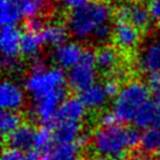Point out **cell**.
I'll use <instances>...</instances> for the list:
<instances>
[{
  "mask_svg": "<svg viewBox=\"0 0 160 160\" xmlns=\"http://www.w3.org/2000/svg\"><path fill=\"white\" fill-rule=\"evenodd\" d=\"M68 78L62 69L47 67L35 61L25 80V89L32 99V116L45 126L58 119V110L66 99Z\"/></svg>",
  "mask_w": 160,
  "mask_h": 160,
  "instance_id": "1",
  "label": "cell"
},
{
  "mask_svg": "<svg viewBox=\"0 0 160 160\" xmlns=\"http://www.w3.org/2000/svg\"><path fill=\"white\" fill-rule=\"evenodd\" d=\"M142 133L137 128H125L115 125L111 128H99L91 137V145L96 154L102 158L123 157L128 150L140 145Z\"/></svg>",
  "mask_w": 160,
  "mask_h": 160,
  "instance_id": "2",
  "label": "cell"
},
{
  "mask_svg": "<svg viewBox=\"0 0 160 160\" xmlns=\"http://www.w3.org/2000/svg\"><path fill=\"white\" fill-rule=\"evenodd\" d=\"M111 17V7L107 2L88 1L83 6L71 11L67 20V27L78 40H93L96 32L102 26L110 23Z\"/></svg>",
  "mask_w": 160,
  "mask_h": 160,
  "instance_id": "3",
  "label": "cell"
},
{
  "mask_svg": "<svg viewBox=\"0 0 160 160\" xmlns=\"http://www.w3.org/2000/svg\"><path fill=\"white\" fill-rule=\"evenodd\" d=\"M150 88L139 80H132L122 85L118 95L113 98L112 110L119 123L133 122L137 113L150 102Z\"/></svg>",
  "mask_w": 160,
  "mask_h": 160,
  "instance_id": "4",
  "label": "cell"
},
{
  "mask_svg": "<svg viewBox=\"0 0 160 160\" xmlns=\"http://www.w3.org/2000/svg\"><path fill=\"white\" fill-rule=\"evenodd\" d=\"M97 64L96 54L91 50H85L83 58L75 67L69 70L67 78L68 84L77 92H83L96 83L97 78Z\"/></svg>",
  "mask_w": 160,
  "mask_h": 160,
  "instance_id": "5",
  "label": "cell"
},
{
  "mask_svg": "<svg viewBox=\"0 0 160 160\" xmlns=\"http://www.w3.org/2000/svg\"><path fill=\"white\" fill-rule=\"evenodd\" d=\"M136 66L148 78L160 76V35L148 38L136 56Z\"/></svg>",
  "mask_w": 160,
  "mask_h": 160,
  "instance_id": "6",
  "label": "cell"
},
{
  "mask_svg": "<svg viewBox=\"0 0 160 160\" xmlns=\"http://www.w3.org/2000/svg\"><path fill=\"white\" fill-rule=\"evenodd\" d=\"M22 33L17 26H2L0 32V49L2 54V66L8 70L18 68V55L21 54Z\"/></svg>",
  "mask_w": 160,
  "mask_h": 160,
  "instance_id": "7",
  "label": "cell"
},
{
  "mask_svg": "<svg viewBox=\"0 0 160 160\" xmlns=\"http://www.w3.org/2000/svg\"><path fill=\"white\" fill-rule=\"evenodd\" d=\"M26 102L21 85L12 80H5L0 87V105L4 111H19Z\"/></svg>",
  "mask_w": 160,
  "mask_h": 160,
  "instance_id": "8",
  "label": "cell"
},
{
  "mask_svg": "<svg viewBox=\"0 0 160 160\" xmlns=\"http://www.w3.org/2000/svg\"><path fill=\"white\" fill-rule=\"evenodd\" d=\"M84 49L78 42L67 41L66 43L58 46L53 52V61L56 67L60 69L70 70L81 61V58L84 55Z\"/></svg>",
  "mask_w": 160,
  "mask_h": 160,
  "instance_id": "9",
  "label": "cell"
},
{
  "mask_svg": "<svg viewBox=\"0 0 160 160\" xmlns=\"http://www.w3.org/2000/svg\"><path fill=\"white\" fill-rule=\"evenodd\" d=\"M117 18L129 21L138 29H145L150 22H152L148 7L138 1L125 2L122 5L117 11Z\"/></svg>",
  "mask_w": 160,
  "mask_h": 160,
  "instance_id": "10",
  "label": "cell"
},
{
  "mask_svg": "<svg viewBox=\"0 0 160 160\" xmlns=\"http://www.w3.org/2000/svg\"><path fill=\"white\" fill-rule=\"evenodd\" d=\"M112 39L115 45L122 50H131L140 41V32L137 27L133 26L126 20H119L113 25Z\"/></svg>",
  "mask_w": 160,
  "mask_h": 160,
  "instance_id": "11",
  "label": "cell"
},
{
  "mask_svg": "<svg viewBox=\"0 0 160 160\" xmlns=\"http://www.w3.org/2000/svg\"><path fill=\"white\" fill-rule=\"evenodd\" d=\"M87 113V108L81 97H67L62 102L58 110V120L80 123Z\"/></svg>",
  "mask_w": 160,
  "mask_h": 160,
  "instance_id": "12",
  "label": "cell"
},
{
  "mask_svg": "<svg viewBox=\"0 0 160 160\" xmlns=\"http://www.w3.org/2000/svg\"><path fill=\"white\" fill-rule=\"evenodd\" d=\"M137 129H160V107L154 102H147L144 107L139 110L136 118L133 120Z\"/></svg>",
  "mask_w": 160,
  "mask_h": 160,
  "instance_id": "13",
  "label": "cell"
},
{
  "mask_svg": "<svg viewBox=\"0 0 160 160\" xmlns=\"http://www.w3.org/2000/svg\"><path fill=\"white\" fill-rule=\"evenodd\" d=\"M35 132L31 125L22 124L19 129H17L13 133L7 136V142L9 147L19 150V151H31L34 147V139Z\"/></svg>",
  "mask_w": 160,
  "mask_h": 160,
  "instance_id": "14",
  "label": "cell"
},
{
  "mask_svg": "<svg viewBox=\"0 0 160 160\" xmlns=\"http://www.w3.org/2000/svg\"><path fill=\"white\" fill-rule=\"evenodd\" d=\"M68 27L60 22H49L46 23L43 29L41 32V36L43 43L50 47H58L66 43L68 41Z\"/></svg>",
  "mask_w": 160,
  "mask_h": 160,
  "instance_id": "15",
  "label": "cell"
},
{
  "mask_svg": "<svg viewBox=\"0 0 160 160\" xmlns=\"http://www.w3.org/2000/svg\"><path fill=\"white\" fill-rule=\"evenodd\" d=\"M81 99L84 103L87 109L90 110H99L108 103L109 96L104 89V85L95 83L90 88L81 92Z\"/></svg>",
  "mask_w": 160,
  "mask_h": 160,
  "instance_id": "16",
  "label": "cell"
},
{
  "mask_svg": "<svg viewBox=\"0 0 160 160\" xmlns=\"http://www.w3.org/2000/svg\"><path fill=\"white\" fill-rule=\"evenodd\" d=\"M82 134L80 123L71 122H62L58 120L55 125L54 138L56 144H67V142H76Z\"/></svg>",
  "mask_w": 160,
  "mask_h": 160,
  "instance_id": "17",
  "label": "cell"
},
{
  "mask_svg": "<svg viewBox=\"0 0 160 160\" xmlns=\"http://www.w3.org/2000/svg\"><path fill=\"white\" fill-rule=\"evenodd\" d=\"M96 54V64L99 70L112 72L119 67V54L111 46H103Z\"/></svg>",
  "mask_w": 160,
  "mask_h": 160,
  "instance_id": "18",
  "label": "cell"
},
{
  "mask_svg": "<svg viewBox=\"0 0 160 160\" xmlns=\"http://www.w3.org/2000/svg\"><path fill=\"white\" fill-rule=\"evenodd\" d=\"M22 19L18 0H0V21L2 26H15Z\"/></svg>",
  "mask_w": 160,
  "mask_h": 160,
  "instance_id": "19",
  "label": "cell"
},
{
  "mask_svg": "<svg viewBox=\"0 0 160 160\" xmlns=\"http://www.w3.org/2000/svg\"><path fill=\"white\" fill-rule=\"evenodd\" d=\"M43 40L41 33H35V32L27 31L22 33L21 36V54L25 58H36L41 52Z\"/></svg>",
  "mask_w": 160,
  "mask_h": 160,
  "instance_id": "20",
  "label": "cell"
},
{
  "mask_svg": "<svg viewBox=\"0 0 160 160\" xmlns=\"http://www.w3.org/2000/svg\"><path fill=\"white\" fill-rule=\"evenodd\" d=\"M81 147L77 142L56 144L52 150L50 156L54 160H78Z\"/></svg>",
  "mask_w": 160,
  "mask_h": 160,
  "instance_id": "21",
  "label": "cell"
},
{
  "mask_svg": "<svg viewBox=\"0 0 160 160\" xmlns=\"http://www.w3.org/2000/svg\"><path fill=\"white\" fill-rule=\"evenodd\" d=\"M22 125V118L18 111H4L0 115V129L5 136H9Z\"/></svg>",
  "mask_w": 160,
  "mask_h": 160,
  "instance_id": "22",
  "label": "cell"
},
{
  "mask_svg": "<svg viewBox=\"0 0 160 160\" xmlns=\"http://www.w3.org/2000/svg\"><path fill=\"white\" fill-rule=\"evenodd\" d=\"M22 18L34 19L39 18L46 9L48 1L47 0H18Z\"/></svg>",
  "mask_w": 160,
  "mask_h": 160,
  "instance_id": "23",
  "label": "cell"
},
{
  "mask_svg": "<svg viewBox=\"0 0 160 160\" xmlns=\"http://www.w3.org/2000/svg\"><path fill=\"white\" fill-rule=\"evenodd\" d=\"M140 147L142 151L157 152L160 147V129L153 128L142 131L140 138Z\"/></svg>",
  "mask_w": 160,
  "mask_h": 160,
  "instance_id": "24",
  "label": "cell"
},
{
  "mask_svg": "<svg viewBox=\"0 0 160 160\" xmlns=\"http://www.w3.org/2000/svg\"><path fill=\"white\" fill-rule=\"evenodd\" d=\"M54 138V132L48 129V126H42L35 132V139H34V148L36 151H46L52 146Z\"/></svg>",
  "mask_w": 160,
  "mask_h": 160,
  "instance_id": "25",
  "label": "cell"
},
{
  "mask_svg": "<svg viewBox=\"0 0 160 160\" xmlns=\"http://www.w3.org/2000/svg\"><path fill=\"white\" fill-rule=\"evenodd\" d=\"M112 32H113V27L110 26V23L102 26L93 36V40L99 43H105L108 40H110L112 38Z\"/></svg>",
  "mask_w": 160,
  "mask_h": 160,
  "instance_id": "26",
  "label": "cell"
},
{
  "mask_svg": "<svg viewBox=\"0 0 160 160\" xmlns=\"http://www.w3.org/2000/svg\"><path fill=\"white\" fill-rule=\"evenodd\" d=\"M147 7L150 11L152 22L160 27V0H150Z\"/></svg>",
  "mask_w": 160,
  "mask_h": 160,
  "instance_id": "27",
  "label": "cell"
},
{
  "mask_svg": "<svg viewBox=\"0 0 160 160\" xmlns=\"http://www.w3.org/2000/svg\"><path fill=\"white\" fill-rule=\"evenodd\" d=\"M98 122H99L101 128H111V126L118 125V123H119L118 119H117V117H116L115 113L112 111L103 112L102 115L99 116Z\"/></svg>",
  "mask_w": 160,
  "mask_h": 160,
  "instance_id": "28",
  "label": "cell"
},
{
  "mask_svg": "<svg viewBox=\"0 0 160 160\" xmlns=\"http://www.w3.org/2000/svg\"><path fill=\"white\" fill-rule=\"evenodd\" d=\"M1 160H27V158L26 153H23L22 151H19V150L8 147L2 153Z\"/></svg>",
  "mask_w": 160,
  "mask_h": 160,
  "instance_id": "29",
  "label": "cell"
},
{
  "mask_svg": "<svg viewBox=\"0 0 160 160\" xmlns=\"http://www.w3.org/2000/svg\"><path fill=\"white\" fill-rule=\"evenodd\" d=\"M103 85H104V89H105V91H107L109 98H111V97L115 98L116 96L118 95V92H119L120 88H122V87L119 85V82L116 81L115 78L108 80Z\"/></svg>",
  "mask_w": 160,
  "mask_h": 160,
  "instance_id": "30",
  "label": "cell"
},
{
  "mask_svg": "<svg viewBox=\"0 0 160 160\" xmlns=\"http://www.w3.org/2000/svg\"><path fill=\"white\" fill-rule=\"evenodd\" d=\"M150 83H151L152 95H153V102L160 107V76L151 77Z\"/></svg>",
  "mask_w": 160,
  "mask_h": 160,
  "instance_id": "31",
  "label": "cell"
},
{
  "mask_svg": "<svg viewBox=\"0 0 160 160\" xmlns=\"http://www.w3.org/2000/svg\"><path fill=\"white\" fill-rule=\"evenodd\" d=\"M45 27V23L41 20L40 18H34V19H29L27 21L26 25V29L31 32H35V33H41L42 29Z\"/></svg>",
  "mask_w": 160,
  "mask_h": 160,
  "instance_id": "32",
  "label": "cell"
},
{
  "mask_svg": "<svg viewBox=\"0 0 160 160\" xmlns=\"http://www.w3.org/2000/svg\"><path fill=\"white\" fill-rule=\"evenodd\" d=\"M58 1H60L62 7L67 9H71V11L78 8L81 6H83L85 2H88L87 0H58Z\"/></svg>",
  "mask_w": 160,
  "mask_h": 160,
  "instance_id": "33",
  "label": "cell"
},
{
  "mask_svg": "<svg viewBox=\"0 0 160 160\" xmlns=\"http://www.w3.org/2000/svg\"><path fill=\"white\" fill-rule=\"evenodd\" d=\"M111 74H112V78H115L116 81L120 82V81H123L128 76V70H126V68L124 66L120 64L119 67L117 68L115 71H112Z\"/></svg>",
  "mask_w": 160,
  "mask_h": 160,
  "instance_id": "34",
  "label": "cell"
},
{
  "mask_svg": "<svg viewBox=\"0 0 160 160\" xmlns=\"http://www.w3.org/2000/svg\"><path fill=\"white\" fill-rule=\"evenodd\" d=\"M130 160H153L150 156V153L142 151V150H138V151H134L132 154H131V159Z\"/></svg>",
  "mask_w": 160,
  "mask_h": 160,
  "instance_id": "35",
  "label": "cell"
},
{
  "mask_svg": "<svg viewBox=\"0 0 160 160\" xmlns=\"http://www.w3.org/2000/svg\"><path fill=\"white\" fill-rule=\"evenodd\" d=\"M40 160H54V159L52 158V156H50V154H45V156L41 157Z\"/></svg>",
  "mask_w": 160,
  "mask_h": 160,
  "instance_id": "36",
  "label": "cell"
},
{
  "mask_svg": "<svg viewBox=\"0 0 160 160\" xmlns=\"http://www.w3.org/2000/svg\"><path fill=\"white\" fill-rule=\"evenodd\" d=\"M109 160H128V159L124 158V157H117V158H112V159H109Z\"/></svg>",
  "mask_w": 160,
  "mask_h": 160,
  "instance_id": "37",
  "label": "cell"
},
{
  "mask_svg": "<svg viewBox=\"0 0 160 160\" xmlns=\"http://www.w3.org/2000/svg\"><path fill=\"white\" fill-rule=\"evenodd\" d=\"M156 158L157 160H160V147L158 148V151L156 152Z\"/></svg>",
  "mask_w": 160,
  "mask_h": 160,
  "instance_id": "38",
  "label": "cell"
},
{
  "mask_svg": "<svg viewBox=\"0 0 160 160\" xmlns=\"http://www.w3.org/2000/svg\"><path fill=\"white\" fill-rule=\"evenodd\" d=\"M88 160H102L101 158H89Z\"/></svg>",
  "mask_w": 160,
  "mask_h": 160,
  "instance_id": "39",
  "label": "cell"
},
{
  "mask_svg": "<svg viewBox=\"0 0 160 160\" xmlns=\"http://www.w3.org/2000/svg\"><path fill=\"white\" fill-rule=\"evenodd\" d=\"M87 1H98V0H87Z\"/></svg>",
  "mask_w": 160,
  "mask_h": 160,
  "instance_id": "40",
  "label": "cell"
}]
</instances>
